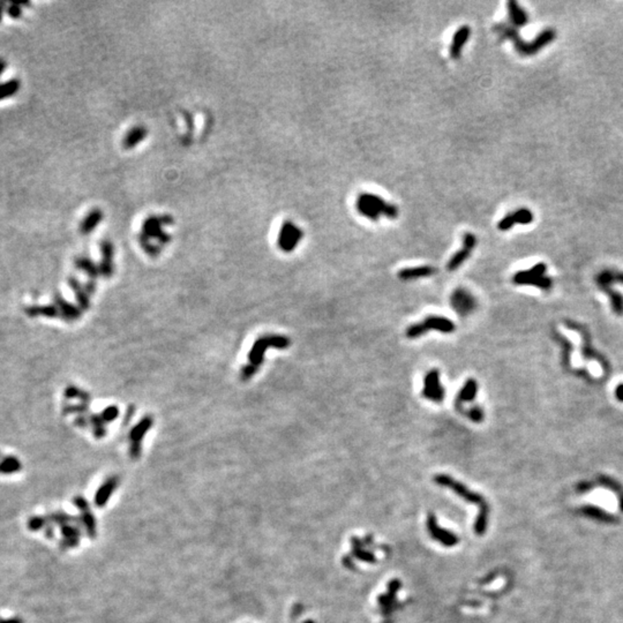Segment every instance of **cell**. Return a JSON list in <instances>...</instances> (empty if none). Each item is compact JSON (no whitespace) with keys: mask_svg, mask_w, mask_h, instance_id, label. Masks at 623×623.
<instances>
[{"mask_svg":"<svg viewBox=\"0 0 623 623\" xmlns=\"http://www.w3.org/2000/svg\"><path fill=\"white\" fill-rule=\"evenodd\" d=\"M494 30L496 31L497 34L502 37V38H508L510 40H513L516 51L522 56L534 55V53H537L539 50H542L545 45L553 42L556 37V32L554 29L548 28V29H545L542 34H539L537 37H535V39L533 40V42L525 43L521 37H519L517 28H515L513 24H508V23L496 24V26L494 27Z\"/></svg>","mask_w":623,"mask_h":623,"instance_id":"obj_1","label":"cell"},{"mask_svg":"<svg viewBox=\"0 0 623 623\" xmlns=\"http://www.w3.org/2000/svg\"><path fill=\"white\" fill-rule=\"evenodd\" d=\"M455 329L456 325L451 320L443 316L431 315L427 316L422 322L410 325V327L406 329L405 335L407 338H410V340H414V338L424 336L425 334H427L430 330H437V331H441L443 334H451L455 331Z\"/></svg>","mask_w":623,"mask_h":623,"instance_id":"obj_2","label":"cell"},{"mask_svg":"<svg viewBox=\"0 0 623 623\" xmlns=\"http://www.w3.org/2000/svg\"><path fill=\"white\" fill-rule=\"evenodd\" d=\"M546 265L538 263L529 270L518 271L513 277V282L517 285H535L542 290H550L552 286V280L550 277L545 276L546 272Z\"/></svg>","mask_w":623,"mask_h":623,"instance_id":"obj_3","label":"cell"},{"mask_svg":"<svg viewBox=\"0 0 623 623\" xmlns=\"http://www.w3.org/2000/svg\"><path fill=\"white\" fill-rule=\"evenodd\" d=\"M434 481L437 485L451 488L453 492H455L456 494H459L460 496L463 497L464 500H466L468 502H472V503H476V505H479L481 507L482 511L486 514V511H485L486 502L484 501V499H482L480 495H478L477 493L470 490L468 487H465V486L463 484H461L460 481L455 480L450 476H447V474H437V476L434 477Z\"/></svg>","mask_w":623,"mask_h":623,"instance_id":"obj_4","label":"cell"},{"mask_svg":"<svg viewBox=\"0 0 623 623\" xmlns=\"http://www.w3.org/2000/svg\"><path fill=\"white\" fill-rule=\"evenodd\" d=\"M423 396L428 401L434 403H442L444 399V388L441 385L440 380V370L433 368L428 370L427 374L425 375L424 379V388H423Z\"/></svg>","mask_w":623,"mask_h":623,"instance_id":"obj_5","label":"cell"},{"mask_svg":"<svg viewBox=\"0 0 623 623\" xmlns=\"http://www.w3.org/2000/svg\"><path fill=\"white\" fill-rule=\"evenodd\" d=\"M450 304L453 311L461 316H468L472 314L477 307V299L474 296L464 287H459L452 292L450 297Z\"/></svg>","mask_w":623,"mask_h":623,"instance_id":"obj_6","label":"cell"},{"mask_svg":"<svg viewBox=\"0 0 623 623\" xmlns=\"http://www.w3.org/2000/svg\"><path fill=\"white\" fill-rule=\"evenodd\" d=\"M303 230L296 226L292 222H285L280 228L278 234V246L284 252H292L303 238Z\"/></svg>","mask_w":623,"mask_h":623,"instance_id":"obj_7","label":"cell"},{"mask_svg":"<svg viewBox=\"0 0 623 623\" xmlns=\"http://www.w3.org/2000/svg\"><path fill=\"white\" fill-rule=\"evenodd\" d=\"M477 246V237L471 232H466L463 236V247L452 255L447 263L448 271H455L470 258L474 247Z\"/></svg>","mask_w":623,"mask_h":623,"instance_id":"obj_8","label":"cell"},{"mask_svg":"<svg viewBox=\"0 0 623 623\" xmlns=\"http://www.w3.org/2000/svg\"><path fill=\"white\" fill-rule=\"evenodd\" d=\"M73 503L75 505L76 508L79 509V511L81 513L80 523H81V525L86 529L87 535H88L89 538L95 539L97 535V523L92 513V510H90L89 508V503L87 502L86 499L82 496L74 497Z\"/></svg>","mask_w":623,"mask_h":623,"instance_id":"obj_9","label":"cell"},{"mask_svg":"<svg viewBox=\"0 0 623 623\" xmlns=\"http://www.w3.org/2000/svg\"><path fill=\"white\" fill-rule=\"evenodd\" d=\"M358 199H360L362 201L367 202V203H369L375 210H377L380 215H385L388 218H391V220H395V218L398 216V209L396 205L388 203V202L382 200L381 197L375 195V194L360 193L359 194Z\"/></svg>","mask_w":623,"mask_h":623,"instance_id":"obj_10","label":"cell"},{"mask_svg":"<svg viewBox=\"0 0 623 623\" xmlns=\"http://www.w3.org/2000/svg\"><path fill=\"white\" fill-rule=\"evenodd\" d=\"M533 221V214L531 213V210L526 209V208H522L516 210V212L508 214L506 217H503L502 220L499 222L497 228L500 229L501 231H508L509 229L513 228L515 224H530V223Z\"/></svg>","mask_w":623,"mask_h":623,"instance_id":"obj_11","label":"cell"},{"mask_svg":"<svg viewBox=\"0 0 623 623\" xmlns=\"http://www.w3.org/2000/svg\"><path fill=\"white\" fill-rule=\"evenodd\" d=\"M478 394V382L476 380L470 378L465 381L464 386L462 387L460 393L457 394L455 398V407L461 413H464V404L471 403L477 397Z\"/></svg>","mask_w":623,"mask_h":623,"instance_id":"obj_12","label":"cell"},{"mask_svg":"<svg viewBox=\"0 0 623 623\" xmlns=\"http://www.w3.org/2000/svg\"><path fill=\"white\" fill-rule=\"evenodd\" d=\"M436 274V268L431 266H422L414 268H404L398 271V278L402 280H413L425 277H431Z\"/></svg>","mask_w":623,"mask_h":623,"instance_id":"obj_13","label":"cell"},{"mask_svg":"<svg viewBox=\"0 0 623 623\" xmlns=\"http://www.w3.org/2000/svg\"><path fill=\"white\" fill-rule=\"evenodd\" d=\"M61 533H63V540L60 542L61 548H73L79 546L80 537H81V529L80 526L74 525V524H66V525L60 526Z\"/></svg>","mask_w":623,"mask_h":623,"instance_id":"obj_14","label":"cell"},{"mask_svg":"<svg viewBox=\"0 0 623 623\" xmlns=\"http://www.w3.org/2000/svg\"><path fill=\"white\" fill-rule=\"evenodd\" d=\"M470 35H471V28L469 26H462L459 30L453 34L450 47V56L452 59H460L462 49H463L464 44L469 40Z\"/></svg>","mask_w":623,"mask_h":623,"instance_id":"obj_15","label":"cell"},{"mask_svg":"<svg viewBox=\"0 0 623 623\" xmlns=\"http://www.w3.org/2000/svg\"><path fill=\"white\" fill-rule=\"evenodd\" d=\"M118 484H119L118 478L112 477L106 480L104 484L98 488L96 494H95V500H94L95 505H96L98 508H102V507H104L106 503L109 502L111 495L113 494L115 488H117Z\"/></svg>","mask_w":623,"mask_h":623,"instance_id":"obj_16","label":"cell"},{"mask_svg":"<svg viewBox=\"0 0 623 623\" xmlns=\"http://www.w3.org/2000/svg\"><path fill=\"white\" fill-rule=\"evenodd\" d=\"M508 11L511 24H513L515 28L525 26L527 21H529V16H527L526 12L519 7V5L515 0L508 2Z\"/></svg>","mask_w":623,"mask_h":623,"instance_id":"obj_17","label":"cell"},{"mask_svg":"<svg viewBox=\"0 0 623 623\" xmlns=\"http://www.w3.org/2000/svg\"><path fill=\"white\" fill-rule=\"evenodd\" d=\"M597 283L602 291L612 290L610 285L613 283H623V272L604 270L597 276Z\"/></svg>","mask_w":623,"mask_h":623,"instance_id":"obj_18","label":"cell"},{"mask_svg":"<svg viewBox=\"0 0 623 623\" xmlns=\"http://www.w3.org/2000/svg\"><path fill=\"white\" fill-rule=\"evenodd\" d=\"M428 531H431V533L435 539L444 544V546H453L456 543H459V538H456L455 535L449 534L445 531L439 529L433 516H431V519H428Z\"/></svg>","mask_w":623,"mask_h":623,"instance_id":"obj_19","label":"cell"},{"mask_svg":"<svg viewBox=\"0 0 623 623\" xmlns=\"http://www.w3.org/2000/svg\"><path fill=\"white\" fill-rule=\"evenodd\" d=\"M147 134H148V131L146 127H143V126L134 127V129H132L129 133L126 134L125 139H123V147L127 148V149H131L132 147H135L136 144H139L142 141V140L146 139Z\"/></svg>","mask_w":623,"mask_h":623,"instance_id":"obj_20","label":"cell"},{"mask_svg":"<svg viewBox=\"0 0 623 623\" xmlns=\"http://www.w3.org/2000/svg\"><path fill=\"white\" fill-rule=\"evenodd\" d=\"M102 218H103L102 210L100 209L92 210L89 215L85 218L84 222H82V224H81L82 233L87 234V233L92 232V231L96 228L98 224H100Z\"/></svg>","mask_w":623,"mask_h":623,"instance_id":"obj_21","label":"cell"},{"mask_svg":"<svg viewBox=\"0 0 623 623\" xmlns=\"http://www.w3.org/2000/svg\"><path fill=\"white\" fill-rule=\"evenodd\" d=\"M48 522L50 524H57V525H66V524H72L75 522H79V518L74 517V516L67 515L63 513V511H58V513H53L48 516Z\"/></svg>","mask_w":623,"mask_h":623,"instance_id":"obj_22","label":"cell"},{"mask_svg":"<svg viewBox=\"0 0 623 623\" xmlns=\"http://www.w3.org/2000/svg\"><path fill=\"white\" fill-rule=\"evenodd\" d=\"M20 469H21V463H20V461L16 459V457L13 456L6 457V459L0 463V473L4 474L15 473L20 471Z\"/></svg>","mask_w":623,"mask_h":623,"instance_id":"obj_23","label":"cell"},{"mask_svg":"<svg viewBox=\"0 0 623 623\" xmlns=\"http://www.w3.org/2000/svg\"><path fill=\"white\" fill-rule=\"evenodd\" d=\"M20 89L19 80H10L5 84H0V100L13 96Z\"/></svg>","mask_w":623,"mask_h":623,"instance_id":"obj_24","label":"cell"},{"mask_svg":"<svg viewBox=\"0 0 623 623\" xmlns=\"http://www.w3.org/2000/svg\"><path fill=\"white\" fill-rule=\"evenodd\" d=\"M356 205H357L358 212L360 213L362 216H365L367 218H369V220L375 221V222L379 220L380 214L369 203H367V202L362 201L360 199H358Z\"/></svg>","mask_w":623,"mask_h":623,"instance_id":"obj_25","label":"cell"},{"mask_svg":"<svg viewBox=\"0 0 623 623\" xmlns=\"http://www.w3.org/2000/svg\"><path fill=\"white\" fill-rule=\"evenodd\" d=\"M27 313L29 316H37V315H43V316H49V317H55L58 312L57 308L55 306H52V305H49V306H34L27 309Z\"/></svg>","mask_w":623,"mask_h":623,"instance_id":"obj_26","label":"cell"},{"mask_svg":"<svg viewBox=\"0 0 623 623\" xmlns=\"http://www.w3.org/2000/svg\"><path fill=\"white\" fill-rule=\"evenodd\" d=\"M464 414L468 417V418L471 420L473 423H482L485 419V413L484 410L479 406V405H473L469 408V410H466L464 412Z\"/></svg>","mask_w":623,"mask_h":623,"instance_id":"obj_27","label":"cell"},{"mask_svg":"<svg viewBox=\"0 0 623 623\" xmlns=\"http://www.w3.org/2000/svg\"><path fill=\"white\" fill-rule=\"evenodd\" d=\"M48 518L43 517V516H34V517H30L28 521V529L30 531H39L42 529H45V526L48 525Z\"/></svg>","mask_w":623,"mask_h":623,"instance_id":"obj_28","label":"cell"},{"mask_svg":"<svg viewBox=\"0 0 623 623\" xmlns=\"http://www.w3.org/2000/svg\"><path fill=\"white\" fill-rule=\"evenodd\" d=\"M57 303L59 304L60 308L63 309L64 314L67 317H69V319H74V317L77 316V311L75 307H73L71 306V305H68L67 303H65L63 299H57Z\"/></svg>","mask_w":623,"mask_h":623,"instance_id":"obj_29","label":"cell"},{"mask_svg":"<svg viewBox=\"0 0 623 623\" xmlns=\"http://www.w3.org/2000/svg\"><path fill=\"white\" fill-rule=\"evenodd\" d=\"M21 4H11L10 6L7 8L8 15L12 16V18H19L20 15H21V7H20Z\"/></svg>","mask_w":623,"mask_h":623,"instance_id":"obj_30","label":"cell"},{"mask_svg":"<svg viewBox=\"0 0 623 623\" xmlns=\"http://www.w3.org/2000/svg\"><path fill=\"white\" fill-rule=\"evenodd\" d=\"M45 535H47L49 539L55 538V531H53L52 524L50 525V523H48V525L45 526Z\"/></svg>","mask_w":623,"mask_h":623,"instance_id":"obj_31","label":"cell"},{"mask_svg":"<svg viewBox=\"0 0 623 623\" xmlns=\"http://www.w3.org/2000/svg\"><path fill=\"white\" fill-rule=\"evenodd\" d=\"M615 396L620 402H623V385H618L615 389Z\"/></svg>","mask_w":623,"mask_h":623,"instance_id":"obj_32","label":"cell"},{"mask_svg":"<svg viewBox=\"0 0 623 623\" xmlns=\"http://www.w3.org/2000/svg\"><path fill=\"white\" fill-rule=\"evenodd\" d=\"M0 623H23V621H22V618H20V617H12V618H8V620L0 617Z\"/></svg>","mask_w":623,"mask_h":623,"instance_id":"obj_33","label":"cell"},{"mask_svg":"<svg viewBox=\"0 0 623 623\" xmlns=\"http://www.w3.org/2000/svg\"><path fill=\"white\" fill-rule=\"evenodd\" d=\"M5 6H6L5 3L0 2V21H2V19H3V14H4V11H5Z\"/></svg>","mask_w":623,"mask_h":623,"instance_id":"obj_34","label":"cell"},{"mask_svg":"<svg viewBox=\"0 0 623 623\" xmlns=\"http://www.w3.org/2000/svg\"><path fill=\"white\" fill-rule=\"evenodd\" d=\"M5 68H6V63L3 59H0V75H2L3 72L5 71Z\"/></svg>","mask_w":623,"mask_h":623,"instance_id":"obj_35","label":"cell"}]
</instances>
